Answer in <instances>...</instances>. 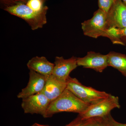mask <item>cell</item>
Wrapping results in <instances>:
<instances>
[{"mask_svg":"<svg viewBox=\"0 0 126 126\" xmlns=\"http://www.w3.org/2000/svg\"><path fill=\"white\" fill-rule=\"evenodd\" d=\"M67 83L58 79L53 75L47 78L42 93L47 97L50 103L58 98L67 88Z\"/></svg>","mask_w":126,"mask_h":126,"instance_id":"obj_11","label":"cell"},{"mask_svg":"<svg viewBox=\"0 0 126 126\" xmlns=\"http://www.w3.org/2000/svg\"><path fill=\"white\" fill-rule=\"evenodd\" d=\"M77 64L78 66L92 69L96 72L102 73L108 66L107 55L90 51L84 57L77 58Z\"/></svg>","mask_w":126,"mask_h":126,"instance_id":"obj_8","label":"cell"},{"mask_svg":"<svg viewBox=\"0 0 126 126\" xmlns=\"http://www.w3.org/2000/svg\"><path fill=\"white\" fill-rule=\"evenodd\" d=\"M44 1L43 0H29L26 5L34 11L40 12L44 9Z\"/></svg>","mask_w":126,"mask_h":126,"instance_id":"obj_16","label":"cell"},{"mask_svg":"<svg viewBox=\"0 0 126 126\" xmlns=\"http://www.w3.org/2000/svg\"><path fill=\"white\" fill-rule=\"evenodd\" d=\"M27 66L30 70L48 77L52 74L54 64L48 61L44 56H36L29 60Z\"/></svg>","mask_w":126,"mask_h":126,"instance_id":"obj_12","label":"cell"},{"mask_svg":"<svg viewBox=\"0 0 126 126\" xmlns=\"http://www.w3.org/2000/svg\"><path fill=\"white\" fill-rule=\"evenodd\" d=\"M116 0H98L99 9L108 13Z\"/></svg>","mask_w":126,"mask_h":126,"instance_id":"obj_17","label":"cell"},{"mask_svg":"<svg viewBox=\"0 0 126 126\" xmlns=\"http://www.w3.org/2000/svg\"><path fill=\"white\" fill-rule=\"evenodd\" d=\"M121 0L126 5V0Z\"/></svg>","mask_w":126,"mask_h":126,"instance_id":"obj_23","label":"cell"},{"mask_svg":"<svg viewBox=\"0 0 126 126\" xmlns=\"http://www.w3.org/2000/svg\"><path fill=\"white\" fill-rule=\"evenodd\" d=\"M107 55L108 66L117 69L126 77V55L111 51Z\"/></svg>","mask_w":126,"mask_h":126,"instance_id":"obj_13","label":"cell"},{"mask_svg":"<svg viewBox=\"0 0 126 126\" xmlns=\"http://www.w3.org/2000/svg\"><path fill=\"white\" fill-rule=\"evenodd\" d=\"M106 117L113 126H126V123L123 124V123H121L116 121L112 117L110 113Z\"/></svg>","mask_w":126,"mask_h":126,"instance_id":"obj_19","label":"cell"},{"mask_svg":"<svg viewBox=\"0 0 126 126\" xmlns=\"http://www.w3.org/2000/svg\"><path fill=\"white\" fill-rule=\"evenodd\" d=\"M67 88L75 96L89 105L107 98L111 94L83 85L75 78L69 77L67 81Z\"/></svg>","mask_w":126,"mask_h":126,"instance_id":"obj_3","label":"cell"},{"mask_svg":"<svg viewBox=\"0 0 126 126\" xmlns=\"http://www.w3.org/2000/svg\"><path fill=\"white\" fill-rule=\"evenodd\" d=\"M52 75L63 82H67L69 75L78 67L77 58L73 56L68 59L63 56H56Z\"/></svg>","mask_w":126,"mask_h":126,"instance_id":"obj_9","label":"cell"},{"mask_svg":"<svg viewBox=\"0 0 126 126\" xmlns=\"http://www.w3.org/2000/svg\"><path fill=\"white\" fill-rule=\"evenodd\" d=\"M106 13L98 9L94 14L92 18L81 23V27L85 36L97 39L102 36L107 29Z\"/></svg>","mask_w":126,"mask_h":126,"instance_id":"obj_5","label":"cell"},{"mask_svg":"<svg viewBox=\"0 0 126 126\" xmlns=\"http://www.w3.org/2000/svg\"><path fill=\"white\" fill-rule=\"evenodd\" d=\"M86 121L87 126H113L106 117L93 118Z\"/></svg>","mask_w":126,"mask_h":126,"instance_id":"obj_15","label":"cell"},{"mask_svg":"<svg viewBox=\"0 0 126 126\" xmlns=\"http://www.w3.org/2000/svg\"><path fill=\"white\" fill-rule=\"evenodd\" d=\"M50 102L42 93L22 99L21 107L25 113L45 115Z\"/></svg>","mask_w":126,"mask_h":126,"instance_id":"obj_6","label":"cell"},{"mask_svg":"<svg viewBox=\"0 0 126 126\" xmlns=\"http://www.w3.org/2000/svg\"></svg>","mask_w":126,"mask_h":126,"instance_id":"obj_24","label":"cell"},{"mask_svg":"<svg viewBox=\"0 0 126 126\" xmlns=\"http://www.w3.org/2000/svg\"><path fill=\"white\" fill-rule=\"evenodd\" d=\"M28 0H16V2H27ZM43 0L44 1L45 0Z\"/></svg>","mask_w":126,"mask_h":126,"instance_id":"obj_22","label":"cell"},{"mask_svg":"<svg viewBox=\"0 0 126 126\" xmlns=\"http://www.w3.org/2000/svg\"><path fill=\"white\" fill-rule=\"evenodd\" d=\"M74 126H87V122L86 121H84Z\"/></svg>","mask_w":126,"mask_h":126,"instance_id":"obj_21","label":"cell"},{"mask_svg":"<svg viewBox=\"0 0 126 126\" xmlns=\"http://www.w3.org/2000/svg\"><path fill=\"white\" fill-rule=\"evenodd\" d=\"M90 105L79 98L66 88L59 97L50 103L43 117H51L55 114L64 112L80 114Z\"/></svg>","mask_w":126,"mask_h":126,"instance_id":"obj_1","label":"cell"},{"mask_svg":"<svg viewBox=\"0 0 126 126\" xmlns=\"http://www.w3.org/2000/svg\"><path fill=\"white\" fill-rule=\"evenodd\" d=\"M120 107L118 97L111 94L108 97L90 105L79 116L83 121L93 118L105 117L113 109Z\"/></svg>","mask_w":126,"mask_h":126,"instance_id":"obj_4","label":"cell"},{"mask_svg":"<svg viewBox=\"0 0 126 126\" xmlns=\"http://www.w3.org/2000/svg\"><path fill=\"white\" fill-rule=\"evenodd\" d=\"M29 79L27 86L20 92L17 97L22 99L42 92L47 82L48 77L30 70Z\"/></svg>","mask_w":126,"mask_h":126,"instance_id":"obj_7","label":"cell"},{"mask_svg":"<svg viewBox=\"0 0 126 126\" xmlns=\"http://www.w3.org/2000/svg\"><path fill=\"white\" fill-rule=\"evenodd\" d=\"M126 27V5L121 0H116L107 13V29Z\"/></svg>","mask_w":126,"mask_h":126,"instance_id":"obj_10","label":"cell"},{"mask_svg":"<svg viewBox=\"0 0 126 126\" xmlns=\"http://www.w3.org/2000/svg\"><path fill=\"white\" fill-rule=\"evenodd\" d=\"M102 36L110 39L113 44L125 46L126 44L123 39L126 38V27H109L104 32Z\"/></svg>","mask_w":126,"mask_h":126,"instance_id":"obj_14","label":"cell"},{"mask_svg":"<svg viewBox=\"0 0 126 126\" xmlns=\"http://www.w3.org/2000/svg\"><path fill=\"white\" fill-rule=\"evenodd\" d=\"M48 7L45 6L40 12H36L22 2L7 6L4 10L9 14L21 18L28 23L32 30H35L42 28L47 23L46 14Z\"/></svg>","mask_w":126,"mask_h":126,"instance_id":"obj_2","label":"cell"},{"mask_svg":"<svg viewBox=\"0 0 126 126\" xmlns=\"http://www.w3.org/2000/svg\"><path fill=\"white\" fill-rule=\"evenodd\" d=\"M1 1L4 4L10 5L9 6L13 5L16 3V0H1Z\"/></svg>","mask_w":126,"mask_h":126,"instance_id":"obj_20","label":"cell"},{"mask_svg":"<svg viewBox=\"0 0 126 126\" xmlns=\"http://www.w3.org/2000/svg\"><path fill=\"white\" fill-rule=\"evenodd\" d=\"M83 121L81 119V118L79 116H78V117H77L75 119H74V121L71 122L69 124H67L65 126H76V125H78L81 123ZM46 126V125H41V124H38L37 123H35L34 124H33L32 126Z\"/></svg>","mask_w":126,"mask_h":126,"instance_id":"obj_18","label":"cell"}]
</instances>
